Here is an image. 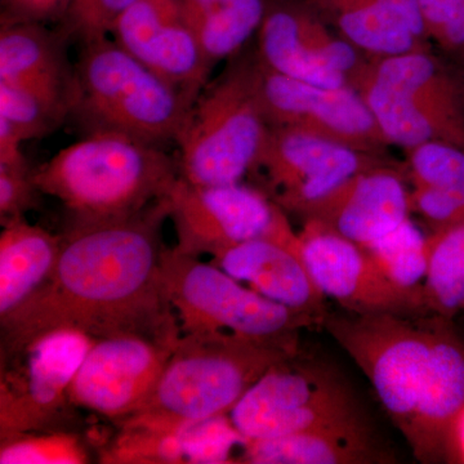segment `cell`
<instances>
[{
	"mask_svg": "<svg viewBox=\"0 0 464 464\" xmlns=\"http://www.w3.org/2000/svg\"><path fill=\"white\" fill-rule=\"evenodd\" d=\"M167 198L121 218L72 222L50 280L2 320V350L43 333L75 329L93 340L118 334L181 337L161 283Z\"/></svg>",
	"mask_w": 464,
	"mask_h": 464,
	"instance_id": "6da1fadb",
	"label": "cell"
},
{
	"mask_svg": "<svg viewBox=\"0 0 464 464\" xmlns=\"http://www.w3.org/2000/svg\"><path fill=\"white\" fill-rule=\"evenodd\" d=\"M179 161L160 146L116 133L87 134L34 169L36 188L74 222L132 216L167 197Z\"/></svg>",
	"mask_w": 464,
	"mask_h": 464,
	"instance_id": "7a4b0ae2",
	"label": "cell"
},
{
	"mask_svg": "<svg viewBox=\"0 0 464 464\" xmlns=\"http://www.w3.org/2000/svg\"><path fill=\"white\" fill-rule=\"evenodd\" d=\"M195 100L103 36L81 44L69 116L87 134H121L161 148L177 141Z\"/></svg>",
	"mask_w": 464,
	"mask_h": 464,
	"instance_id": "3957f363",
	"label": "cell"
},
{
	"mask_svg": "<svg viewBox=\"0 0 464 464\" xmlns=\"http://www.w3.org/2000/svg\"><path fill=\"white\" fill-rule=\"evenodd\" d=\"M295 353L225 333H182L145 404L116 426L179 427L230 414L271 366Z\"/></svg>",
	"mask_w": 464,
	"mask_h": 464,
	"instance_id": "277c9868",
	"label": "cell"
},
{
	"mask_svg": "<svg viewBox=\"0 0 464 464\" xmlns=\"http://www.w3.org/2000/svg\"><path fill=\"white\" fill-rule=\"evenodd\" d=\"M257 56L237 54L203 88L177 139L179 177L197 186L243 182L268 125L257 93Z\"/></svg>",
	"mask_w": 464,
	"mask_h": 464,
	"instance_id": "5b68a950",
	"label": "cell"
},
{
	"mask_svg": "<svg viewBox=\"0 0 464 464\" xmlns=\"http://www.w3.org/2000/svg\"><path fill=\"white\" fill-rule=\"evenodd\" d=\"M351 85L390 146L441 140L464 148L462 84L429 50L366 58Z\"/></svg>",
	"mask_w": 464,
	"mask_h": 464,
	"instance_id": "8992f818",
	"label": "cell"
},
{
	"mask_svg": "<svg viewBox=\"0 0 464 464\" xmlns=\"http://www.w3.org/2000/svg\"><path fill=\"white\" fill-rule=\"evenodd\" d=\"M161 283L181 333H225L297 350L298 332L322 324L174 246L161 255Z\"/></svg>",
	"mask_w": 464,
	"mask_h": 464,
	"instance_id": "52a82bcc",
	"label": "cell"
},
{
	"mask_svg": "<svg viewBox=\"0 0 464 464\" xmlns=\"http://www.w3.org/2000/svg\"><path fill=\"white\" fill-rule=\"evenodd\" d=\"M436 314H325L322 325L357 366L396 427L408 435L429 374Z\"/></svg>",
	"mask_w": 464,
	"mask_h": 464,
	"instance_id": "ba28073f",
	"label": "cell"
},
{
	"mask_svg": "<svg viewBox=\"0 0 464 464\" xmlns=\"http://www.w3.org/2000/svg\"><path fill=\"white\" fill-rule=\"evenodd\" d=\"M75 329H57L0 353V441L57 431L75 408L70 386L93 344Z\"/></svg>",
	"mask_w": 464,
	"mask_h": 464,
	"instance_id": "9c48e42d",
	"label": "cell"
},
{
	"mask_svg": "<svg viewBox=\"0 0 464 464\" xmlns=\"http://www.w3.org/2000/svg\"><path fill=\"white\" fill-rule=\"evenodd\" d=\"M295 359L289 357L271 366L228 414L244 438H283L364 423L337 377Z\"/></svg>",
	"mask_w": 464,
	"mask_h": 464,
	"instance_id": "30bf717a",
	"label": "cell"
},
{
	"mask_svg": "<svg viewBox=\"0 0 464 464\" xmlns=\"http://www.w3.org/2000/svg\"><path fill=\"white\" fill-rule=\"evenodd\" d=\"M166 198L177 235L174 248L194 257H215L259 237L290 239L297 235L282 208L266 192L243 182L197 186L179 177Z\"/></svg>",
	"mask_w": 464,
	"mask_h": 464,
	"instance_id": "8fae6325",
	"label": "cell"
},
{
	"mask_svg": "<svg viewBox=\"0 0 464 464\" xmlns=\"http://www.w3.org/2000/svg\"><path fill=\"white\" fill-rule=\"evenodd\" d=\"M341 143L290 128L270 127L252 173L284 212L306 217L316 204L355 174L386 164Z\"/></svg>",
	"mask_w": 464,
	"mask_h": 464,
	"instance_id": "7c38bea8",
	"label": "cell"
},
{
	"mask_svg": "<svg viewBox=\"0 0 464 464\" xmlns=\"http://www.w3.org/2000/svg\"><path fill=\"white\" fill-rule=\"evenodd\" d=\"M256 78L270 127L301 130L375 157H383L390 148L353 85L325 87L295 81L267 69L258 57Z\"/></svg>",
	"mask_w": 464,
	"mask_h": 464,
	"instance_id": "4fadbf2b",
	"label": "cell"
},
{
	"mask_svg": "<svg viewBox=\"0 0 464 464\" xmlns=\"http://www.w3.org/2000/svg\"><path fill=\"white\" fill-rule=\"evenodd\" d=\"M256 53L277 74L325 87L353 84L366 60L304 0H266Z\"/></svg>",
	"mask_w": 464,
	"mask_h": 464,
	"instance_id": "5bb4252c",
	"label": "cell"
},
{
	"mask_svg": "<svg viewBox=\"0 0 464 464\" xmlns=\"http://www.w3.org/2000/svg\"><path fill=\"white\" fill-rule=\"evenodd\" d=\"M299 249L324 297L356 313L389 311L404 315L432 314L423 290L400 288L364 246L316 218H304Z\"/></svg>",
	"mask_w": 464,
	"mask_h": 464,
	"instance_id": "9a60e30c",
	"label": "cell"
},
{
	"mask_svg": "<svg viewBox=\"0 0 464 464\" xmlns=\"http://www.w3.org/2000/svg\"><path fill=\"white\" fill-rule=\"evenodd\" d=\"M179 340L118 334L94 341L70 386L72 405L115 424L130 417L154 390Z\"/></svg>",
	"mask_w": 464,
	"mask_h": 464,
	"instance_id": "2e32d148",
	"label": "cell"
},
{
	"mask_svg": "<svg viewBox=\"0 0 464 464\" xmlns=\"http://www.w3.org/2000/svg\"><path fill=\"white\" fill-rule=\"evenodd\" d=\"M111 38L192 96L210 82L215 66L186 20L182 0H136L115 24Z\"/></svg>",
	"mask_w": 464,
	"mask_h": 464,
	"instance_id": "e0dca14e",
	"label": "cell"
},
{
	"mask_svg": "<svg viewBox=\"0 0 464 464\" xmlns=\"http://www.w3.org/2000/svg\"><path fill=\"white\" fill-rule=\"evenodd\" d=\"M405 173L389 163L351 177L304 218H316L347 239L366 246L411 218V188Z\"/></svg>",
	"mask_w": 464,
	"mask_h": 464,
	"instance_id": "ac0fdd59",
	"label": "cell"
},
{
	"mask_svg": "<svg viewBox=\"0 0 464 464\" xmlns=\"http://www.w3.org/2000/svg\"><path fill=\"white\" fill-rule=\"evenodd\" d=\"M212 264L265 298L316 317L323 324L326 298L302 258L298 234L290 239L244 241L219 252Z\"/></svg>",
	"mask_w": 464,
	"mask_h": 464,
	"instance_id": "d6986e66",
	"label": "cell"
},
{
	"mask_svg": "<svg viewBox=\"0 0 464 464\" xmlns=\"http://www.w3.org/2000/svg\"><path fill=\"white\" fill-rule=\"evenodd\" d=\"M366 58L429 50L417 0H304Z\"/></svg>",
	"mask_w": 464,
	"mask_h": 464,
	"instance_id": "ffe728a7",
	"label": "cell"
},
{
	"mask_svg": "<svg viewBox=\"0 0 464 464\" xmlns=\"http://www.w3.org/2000/svg\"><path fill=\"white\" fill-rule=\"evenodd\" d=\"M449 322L436 315L429 374L405 436L423 463L448 454L451 429L464 408V347Z\"/></svg>",
	"mask_w": 464,
	"mask_h": 464,
	"instance_id": "44dd1931",
	"label": "cell"
},
{
	"mask_svg": "<svg viewBox=\"0 0 464 464\" xmlns=\"http://www.w3.org/2000/svg\"><path fill=\"white\" fill-rule=\"evenodd\" d=\"M67 39L45 24L18 23L0 29V82L21 85L72 103L74 65L67 60Z\"/></svg>",
	"mask_w": 464,
	"mask_h": 464,
	"instance_id": "7402d4cb",
	"label": "cell"
},
{
	"mask_svg": "<svg viewBox=\"0 0 464 464\" xmlns=\"http://www.w3.org/2000/svg\"><path fill=\"white\" fill-rule=\"evenodd\" d=\"M0 234V322L43 288L60 257L63 235H54L25 217L2 224Z\"/></svg>",
	"mask_w": 464,
	"mask_h": 464,
	"instance_id": "603a6c76",
	"label": "cell"
},
{
	"mask_svg": "<svg viewBox=\"0 0 464 464\" xmlns=\"http://www.w3.org/2000/svg\"><path fill=\"white\" fill-rule=\"evenodd\" d=\"M391 462L369 435L364 423L328 427L283 436L248 440L240 463L366 464Z\"/></svg>",
	"mask_w": 464,
	"mask_h": 464,
	"instance_id": "cb8c5ba5",
	"label": "cell"
},
{
	"mask_svg": "<svg viewBox=\"0 0 464 464\" xmlns=\"http://www.w3.org/2000/svg\"><path fill=\"white\" fill-rule=\"evenodd\" d=\"M183 14L207 60L216 66L241 53L258 33L266 0H182Z\"/></svg>",
	"mask_w": 464,
	"mask_h": 464,
	"instance_id": "d4e9b609",
	"label": "cell"
},
{
	"mask_svg": "<svg viewBox=\"0 0 464 464\" xmlns=\"http://www.w3.org/2000/svg\"><path fill=\"white\" fill-rule=\"evenodd\" d=\"M427 307L450 320L464 310V217L429 235V266L423 284Z\"/></svg>",
	"mask_w": 464,
	"mask_h": 464,
	"instance_id": "484cf974",
	"label": "cell"
},
{
	"mask_svg": "<svg viewBox=\"0 0 464 464\" xmlns=\"http://www.w3.org/2000/svg\"><path fill=\"white\" fill-rule=\"evenodd\" d=\"M364 248L391 282L400 288L423 290L429 266V237H424L411 218Z\"/></svg>",
	"mask_w": 464,
	"mask_h": 464,
	"instance_id": "4316f807",
	"label": "cell"
},
{
	"mask_svg": "<svg viewBox=\"0 0 464 464\" xmlns=\"http://www.w3.org/2000/svg\"><path fill=\"white\" fill-rule=\"evenodd\" d=\"M69 106L21 85L0 82V123L8 125L21 142L42 139L60 127Z\"/></svg>",
	"mask_w": 464,
	"mask_h": 464,
	"instance_id": "83f0119b",
	"label": "cell"
},
{
	"mask_svg": "<svg viewBox=\"0 0 464 464\" xmlns=\"http://www.w3.org/2000/svg\"><path fill=\"white\" fill-rule=\"evenodd\" d=\"M405 176L411 186H427L464 200V148L432 140L404 150Z\"/></svg>",
	"mask_w": 464,
	"mask_h": 464,
	"instance_id": "f1b7e54d",
	"label": "cell"
},
{
	"mask_svg": "<svg viewBox=\"0 0 464 464\" xmlns=\"http://www.w3.org/2000/svg\"><path fill=\"white\" fill-rule=\"evenodd\" d=\"M87 447L78 433L57 430L24 433L0 441L2 464H84Z\"/></svg>",
	"mask_w": 464,
	"mask_h": 464,
	"instance_id": "f546056e",
	"label": "cell"
},
{
	"mask_svg": "<svg viewBox=\"0 0 464 464\" xmlns=\"http://www.w3.org/2000/svg\"><path fill=\"white\" fill-rule=\"evenodd\" d=\"M246 441L228 414L185 424L182 429L186 463H240Z\"/></svg>",
	"mask_w": 464,
	"mask_h": 464,
	"instance_id": "4dcf8cb0",
	"label": "cell"
},
{
	"mask_svg": "<svg viewBox=\"0 0 464 464\" xmlns=\"http://www.w3.org/2000/svg\"><path fill=\"white\" fill-rule=\"evenodd\" d=\"M136 0H72L58 32L79 44L111 36L119 18Z\"/></svg>",
	"mask_w": 464,
	"mask_h": 464,
	"instance_id": "1f68e13d",
	"label": "cell"
},
{
	"mask_svg": "<svg viewBox=\"0 0 464 464\" xmlns=\"http://www.w3.org/2000/svg\"><path fill=\"white\" fill-rule=\"evenodd\" d=\"M429 41L442 50L464 51V0H417Z\"/></svg>",
	"mask_w": 464,
	"mask_h": 464,
	"instance_id": "d6a6232c",
	"label": "cell"
},
{
	"mask_svg": "<svg viewBox=\"0 0 464 464\" xmlns=\"http://www.w3.org/2000/svg\"><path fill=\"white\" fill-rule=\"evenodd\" d=\"M41 192L26 158L0 163V219L2 224L25 217Z\"/></svg>",
	"mask_w": 464,
	"mask_h": 464,
	"instance_id": "836d02e7",
	"label": "cell"
},
{
	"mask_svg": "<svg viewBox=\"0 0 464 464\" xmlns=\"http://www.w3.org/2000/svg\"><path fill=\"white\" fill-rule=\"evenodd\" d=\"M72 0H2V25L61 21Z\"/></svg>",
	"mask_w": 464,
	"mask_h": 464,
	"instance_id": "e575fe53",
	"label": "cell"
},
{
	"mask_svg": "<svg viewBox=\"0 0 464 464\" xmlns=\"http://www.w3.org/2000/svg\"><path fill=\"white\" fill-rule=\"evenodd\" d=\"M448 454L458 462L464 463V408L451 429Z\"/></svg>",
	"mask_w": 464,
	"mask_h": 464,
	"instance_id": "d590c367",
	"label": "cell"
},
{
	"mask_svg": "<svg viewBox=\"0 0 464 464\" xmlns=\"http://www.w3.org/2000/svg\"><path fill=\"white\" fill-rule=\"evenodd\" d=\"M460 56H462V66H460V70L457 72V75L458 78H459L460 84H462L464 91V51L460 53Z\"/></svg>",
	"mask_w": 464,
	"mask_h": 464,
	"instance_id": "8d00e7d4",
	"label": "cell"
}]
</instances>
